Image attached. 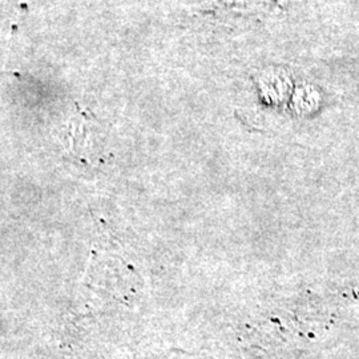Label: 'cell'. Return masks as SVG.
Listing matches in <instances>:
<instances>
[{
	"mask_svg": "<svg viewBox=\"0 0 359 359\" xmlns=\"http://www.w3.org/2000/svg\"><path fill=\"white\" fill-rule=\"evenodd\" d=\"M245 3L246 4H253V6H259V7H264V8H266V10H270L271 8V6H273V0H219L217 1L216 4H215V7H213V10L216 8L217 11H231V13H244L246 16H250L252 13L245 7Z\"/></svg>",
	"mask_w": 359,
	"mask_h": 359,
	"instance_id": "obj_1",
	"label": "cell"
}]
</instances>
